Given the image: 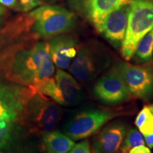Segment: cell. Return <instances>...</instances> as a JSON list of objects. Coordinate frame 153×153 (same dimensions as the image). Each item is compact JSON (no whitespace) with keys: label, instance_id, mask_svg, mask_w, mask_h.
<instances>
[{"label":"cell","instance_id":"1","mask_svg":"<svg viewBox=\"0 0 153 153\" xmlns=\"http://www.w3.org/2000/svg\"><path fill=\"white\" fill-rule=\"evenodd\" d=\"M0 67L7 79L29 88L51 77L55 72L48 43L45 41L14 47L0 59Z\"/></svg>","mask_w":153,"mask_h":153},{"label":"cell","instance_id":"2","mask_svg":"<svg viewBox=\"0 0 153 153\" xmlns=\"http://www.w3.org/2000/svg\"><path fill=\"white\" fill-rule=\"evenodd\" d=\"M25 30L34 39H51L68 33L74 27L76 19L74 12L64 7L43 5L24 16Z\"/></svg>","mask_w":153,"mask_h":153},{"label":"cell","instance_id":"3","mask_svg":"<svg viewBox=\"0 0 153 153\" xmlns=\"http://www.w3.org/2000/svg\"><path fill=\"white\" fill-rule=\"evenodd\" d=\"M126 113L123 108H86L67 120L63 132L74 141L85 139L97 133L109 120Z\"/></svg>","mask_w":153,"mask_h":153},{"label":"cell","instance_id":"4","mask_svg":"<svg viewBox=\"0 0 153 153\" xmlns=\"http://www.w3.org/2000/svg\"><path fill=\"white\" fill-rule=\"evenodd\" d=\"M153 28V0H131L125 38L120 53L126 60L133 58L137 43Z\"/></svg>","mask_w":153,"mask_h":153},{"label":"cell","instance_id":"5","mask_svg":"<svg viewBox=\"0 0 153 153\" xmlns=\"http://www.w3.org/2000/svg\"><path fill=\"white\" fill-rule=\"evenodd\" d=\"M110 53L102 44L95 41L84 43L70 65V72L76 79L87 82L109 67Z\"/></svg>","mask_w":153,"mask_h":153},{"label":"cell","instance_id":"6","mask_svg":"<svg viewBox=\"0 0 153 153\" xmlns=\"http://www.w3.org/2000/svg\"><path fill=\"white\" fill-rule=\"evenodd\" d=\"M114 65L123 77L131 97L144 101L153 98V60L137 65L119 61Z\"/></svg>","mask_w":153,"mask_h":153},{"label":"cell","instance_id":"7","mask_svg":"<svg viewBox=\"0 0 153 153\" xmlns=\"http://www.w3.org/2000/svg\"><path fill=\"white\" fill-rule=\"evenodd\" d=\"M60 116V110L56 104L33 92L26 104L23 119L36 130L45 133L55 128Z\"/></svg>","mask_w":153,"mask_h":153},{"label":"cell","instance_id":"8","mask_svg":"<svg viewBox=\"0 0 153 153\" xmlns=\"http://www.w3.org/2000/svg\"><path fill=\"white\" fill-rule=\"evenodd\" d=\"M93 94L108 106L123 104L131 97L125 82L115 65L99 78L94 85Z\"/></svg>","mask_w":153,"mask_h":153},{"label":"cell","instance_id":"9","mask_svg":"<svg viewBox=\"0 0 153 153\" xmlns=\"http://www.w3.org/2000/svg\"><path fill=\"white\" fill-rule=\"evenodd\" d=\"M33 93L29 87L0 82V120H23L26 104Z\"/></svg>","mask_w":153,"mask_h":153},{"label":"cell","instance_id":"10","mask_svg":"<svg viewBox=\"0 0 153 153\" xmlns=\"http://www.w3.org/2000/svg\"><path fill=\"white\" fill-rule=\"evenodd\" d=\"M130 8L131 1L107 14L94 27L116 49H120L125 38Z\"/></svg>","mask_w":153,"mask_h":153},{"label":"cell","instance_id":"11","mask_svg":"<svg viewBox=\"0 0 153 153\" xmlns=\"http://www.w3.org/2000/svg\"><path fill=\"white\" fill-rule=\"evenodd\" d=\"M131 0H69V5L74 12L94 26L109 13Z\"/></svg>","mask_w":153,"mask_h":153},{"label":"cell","instance_id":"12","mask_svg":"<svg viewBox=\"0 0 153 153\" xmlns=\"http://www.w3.org/2000/svg\"><path fill=\"white\" fill-rule=\"evenodd\" d=\"M127 131V123L121 120H116L106 125L93 140L94 152L118 153Z\"/></svg>","mask_w":153,"mask_h":153},{"label":"cell","instance_id":"13","mask_svg":"<svg viewBox=\"0 0 153 153\" xmlns=\"http://www.w3.org/2000/svg\"><path fill=\"white\" fill-rule=\"evenodd\" d=\"M48 43L53 64L60 69L68 68L79 49L77 37L65 33L51 38Z\"/></svg>","mask_w":153,"mask_h":153},{"label":"cell","instance_id":"14","mask_svg":"<svg viewBox=\"0 0 153 153\" xmlns=\"http://www.w3.org/2000/svg\"><path fill=\"white\" fill-rule=\"evenodd\" d=\"M55 80L65 106H75L83 101L85 95L73 76L62 70H57Z\"/></svg>","mask_w":153,"mask_h":153},{"label":"cell","instance_id":"15","mask_svg":"<svg viewBox=\"0 0 153 153\" xmlns=\"http://www.w3.org/2000/svg\"><path fill=\"white\" fill-rule=\"evenodd\" d=\"M43 143L45 150L48 153H68L75 145L74 141L70 137L59 131L44 133Z\"/></svg>","mask_w":153,"mask_h":153},{"label":"cell","instance_id":"16","mask_svg":"<svg viewBox=\"0 0 153 153\" xmlns=\"http://www.w3.org/2000/svg\"><path fill=\"white\" fill-rule=\"evenodd\" d=\"M152 57L153 28L137 43L133 58L137 64H143L152 60Z\"/></svg>","mask_w":153,"mask_h":153},{"label":"cell","instance_id":"17","mask_svg":"<svg viewBox=\"0 0 153 153\" xmlns=\"http://www.w3.org/2000/svg\"><path fill=\"white\" fill-rule=\"evenodd\" d=\"M30 89L33 92L39 94L44 97H48L53 99L57 104L64 105L62 97L57 88L55 80L53 78L50 77L42 79L37 82Z\"/></svg>","mask_w":153,"mask_h":153},{"label":"cell","instance_id":"18","mask_svg":"<svg viewBox=\"0 0 153 153\" xmlns=\"http://www.w3.org/2000/svg\"><path fill=\"white\" fill-rule=\"evenodd\" d=\"M135 124L143 135L153 133V104L143 106L135 118Z\"/></svg>","mask_w":153,"mask_h":153},{"label":"cell","instance_id":"19","mask_svg":"<svg viewBox=\"0 0 153 153\" xmlns=\"http://www.w3.org/2000/svg\"><path fill=\"white\" fill-rule=\"evenodd\" d=\"M145 145V140L140 132L136 128H132L129 131L124 138L120 152L121 153H128L129 150L135 147Z\"/></svg>","mask_w":153,"mask_h":153},{"label":"cell","instance_id":"20","mask_svg":"<svg viewBox=\"0 0 153 153\" xmlns=\"http://www.w3.org/2000/svg\"><path fill=\"white\" fill-rule=\"evenodd\" d=\"M16 122L9 120H0V152L8 145L14 132Z\"/></svg>","mask_w":153,"mask_h":153},{"label":"cell","instance_id":"21","mask_svg":"<svg viewBox=\"0 0 153 153\" xmlns=\"http://www.w3.org/2000/svg\"><path fill=\"white\" fill-rule=\"evenodd\" d=\"M68 153H92L91 150L90 145L87 140L82 141L78 144L74 145L72 150Z\"/></svg>","mask_w":153,"mask_h":153},{"label":"cell","instance_id":"22","mask_svg":"<svg viewBox=\"0 0 153 153\" xmlns=\"http://www.w3.org/2000/svg\"><path fill=\"white\" fill-rule=\"evenodd\" d=\"M20 6L24 11H29L41 4V0H19Z\"/></svg>","mask_w":153,"mask_h":153},{"label":"cell","instance_id":"23","mask_svg":"<svg viewBox=\"0 0 153 153\" xmlns=\"http://www.w3.org/2000/svg\"><path fill=\"white\" fill-rule=\"evenodd\" d=\"M128 153H152L148 147H146L145 145H139L129 150Z\"/></svg>","mask_w":153,"mask_h":153},{"label":"cell","instance_id":"24","mask_svg":"<svg viewBox=\"0 0 153 153\" xmlns=\"http://www.w3.org/2000/svg\"><path fill=\"white\" fill-rule=\"evenodd\" d=\"M0 4L10 7V8L18 7V2L16 0H0Z\"/></svg>","mask_w":153,"mask_h":153},{"label":"cell","instance_id":"25","mask_svg":"<svg viewBox=\"0 0 153 153\" xmlns=\"http://www.w3.org/2000/svg\"><path fill=\"white\" fill-rule=\"evenodd\" d=\"M143 138L145 139V143L148 145V147L150 149L153 148V133L149 134V135H144Z\"/></svg>","mask_w":153,"mask_h":153},{"label":"cell","instance_id":"26","mask_svg":"<svg viewBox=\"0 0 153 153\" xmlns=\"http://www.w3.org/2000/svg\"><path fill=\"white\" fill-rule=\"evenodd\" d=\"M4 11H5L4 8L1 6V4H0V16H1V15L4 13Z\"/></svg>","mask_w":153,"mask_h":153},{"label":"cell","instance_id":"27","mask_svg":"<svg viewBox=\"0 0 153 153\" xmlns=\"http://www.w3.org/2000/svg\"><path fill=\"white\" fill-rule=\"evenodd\" d=\"M43 1L47 3H54V2H56L57 1H58V0H43Z\"/></svg>","mask_w":153,"mask_h":153},{"label":"cell","instance_id":"28","mask_svg":"<svg viewBox=\"0 0 153 153\" xmlns=\"http://www.w3.org/2000/svg\"><path fill=\"white\" fill-rule=\"evenodd\" d=\"M1 22H2V21H1V19H0V25H1Z\"/></svg>","mask_w":153,"mask_h":153}]
</instances>
